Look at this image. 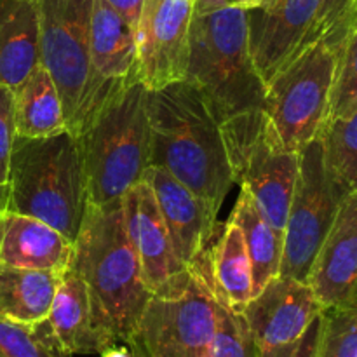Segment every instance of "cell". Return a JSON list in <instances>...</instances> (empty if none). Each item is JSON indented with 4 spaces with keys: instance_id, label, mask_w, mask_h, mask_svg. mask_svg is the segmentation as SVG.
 <instances>
[{
    "instance_id": "cell-1",
    "label": "cell",
    "mask_w": 357,
    "mask_h": 357,
    "mask_svg": "<svg viewBox=\"0 0 357 357\" xmlns=\"http://www.w3.org/2000/svg\"><path fill=\"white\" fill-rule=\"evenodd\" d=\"M150 166L166 169L220 213L234 185L220 124L187 80L149 93Z\"/></svg>"
},
{
    "instance_id": "cell-2",
    "label": "cell",
    "mask_w": 357,
    "mask_h": 357,
    "mask_svg": "<svg viewBox=\"0 0 357 357\" xmlns=\"http://www.w3.org/2000/svg\"><path fill=\"white\" fill-rule=\"evenodd\" d=\"M72 271L86 282L96 314L117 342L129 345L150 300L138 253L126 227L122 201H87L75 243Z\"/></svg>"
},
{
    "instance_id": "cell-3",
    "label": "cell",
    "mask_w": 357,
    "mask_h": 357,
    "mask_svg": "<svg viewBox=\"0 0 357 357\" xmlns=\"http://www.w3.org/2000/svg\"><path fill=\"white\" fill-rule=\"evenodd\" d=\"M86 208L79 138L68 129L45 138L16 136L7 173L6 211L42 220L75 243Z\"/></svg>"
},
{
    "instance_id": "cell-4",
    "label": "cell",
    "mask_w": 357,
    "mask_h": 357,
    "mask_svg": "<svg viewBox=\"0 0 357 357\" xmlns=\"http://www.w3.org/2000/svg\"><path fill=\"white\" fill-rule=\"evenodd\" d=\"M149 93L136 75L119 82L77 136L93 204L122 199L150 166Z\"/></svg>"
},
{
    "instance_id": "cell-5",
    "label": "cell",
    "mask_w": 357,
    "mask_h": 357,
    "mask_svg": "<svg viewBox=\"0 0 357 357\" xmlns=\"http://www.w3.org/2000/svg\"><path fill=\"white\" fill-rule=\"evenodd\" d=\"M185 80L199 91L218 124L264 108L267 86L251 58L248 9L225 6L194 14Z\"/></svg>"
},
{
    "instance_id": "cell-6",
    "label": "cell",
    "mask_w": 357,
    "mask_h": 357,
    "mask_svg": "<svg viewBox=\"0 0 357 357\" xmlns=\"http://www.w3.org/2000/svg\"><path fill=\"white\" fill-rule=\"evenodd\" d=\"M33 6L38 63L58 87L66 128L79 136L119 84L101 79L91 59L94 0H33Z\"/></svg>"
},
{
    "instance_id": "cell-7",
    "label": "cell",
    "mask_w": 357,
    "mask_h": 357,
    "mask_svg": "<svg viewBox=\"0 0 357 357\" xmlns=\"http://www.w3.org/2000/svg\"><path fill=\"white\" fill-rule=\"evenodd\" d=\"M220 131L234 183L251 195L282 237L298 176V153L286 149L264 108L234 115L220 124Z\"/></svg>"
},
{
    "instance_id": "cell-8",
    "label": "cell",
    "mask_w": 357,
    "mask_h": 357,
    "mask_svg": "<svg viewBox=\"0 0 357 357\" xmlns=\"http://www.w3.org/2000/svg\"><path fill=\"white\" fill-rule=\"evenodd\" d=\"M206 257L171 288L150 296L129 347L136 357H206L218 328V300Z\"/></svg>"
},
{
    "instance_id": "cell-9",
    "label": "cell",
    "mask_w": 357,
    "mask_h": 357,
    "mask_svg": "<svg viewBox=\"0 0 357 357\" xmlns=\"http://www.w3.org/2000/svg\"><path fill=\"white\" fill-rule=\"evenodd\" d=\"M335 65L337 51L324 38H317L267 84L264 110L289 152L298 153L323 131Z\"/></svg>"
},
{
    "instance_id": "cell-10",
    "label": "cell",
    "mask_w": 357,
    "mask_h": 357,
    "mask_svg": "<svg viewBox=\"0 0 357 357\" xmlns=\"http://www.w3.org/2000/svg\"><path fill=\"white\" fill-rule=\"evenodd\" d=\"M347 194L326 166L321 139L303 146L298 152V176L282 236L279 275L307 282L321 244Z\"/></svg>"
},
{
    "instance_id": "cell-11",
    "label": "cell",
    "mask_w": 357,
    "mask_h": 357,
    "mask_svg": "<svg viewBox=\"0 0 357 357\" xmlns=\"http://www.w3.org/2000/svg\"><path fill=\"white\" fill-rule=\"evenodd\" d=\"M195 0H145L136 26L135 75L149 91L185 80Z\"/></svg>"
},
{
    "instance_id": "cell-12",
    "label": "cell",
    "mask_w": 357,
    "mask_h": 357,
    "mask_svg": "<svg viewBox=\"0 0 357 357\" xmlns=\"http://www.w3.org/2000/svg\"><path fill=\"white\" fill-rule=\"evenodd\" d=\"M319 6L321 0H278L248 9L251 58L265 86L312 42Z\"/></svg>"
},
{
    "instance_id": "cell-13",
    "label": "cell",
    "mask_w": 357,
    "mask_h": 357,
    "mask_svg": "<svg viewBox=\"0 0 357 357\" xmlns=\"http://www.w3.org/2000/svg\"><path fill=\"white\" fill-rule=\"evenodd\" d=\"M143 180L155 194L174 255L185 268H192L218 237V213L162 167L149 166Z\"/></svg>"
},
{
    "instance_id": "cell-14",
    "label": "cell",
    "mask_w": 357,
    "mask_h": 357,
    "mask_svg": "<svg viewBox=\"0 0 357 357\" xmlns=\"http://www.w3.org/2000/svg\"><path fill=\"white\" fill-rule=\"evenodd\" d=\"M323 310L309 282L275 275L243 314L257 349L265 351L298 340Z\"/></svg>"
},
{
    "instance_id": "cell-15",
    "label": "cell",
    "mask_w": 357,
    "mask_h": 357,
    "mask_svg": "<svg viewBox=\"0 0 357 357\" xmlns=\"http://www.w3.org/2000/svg\"><path fill=\"white\" fill-rule=\"evenodd\" d=\"M121 201L126 227L138 253L145 286L150 295L166 291L188 268H185L174 255L155 194L142 178L122 195Z\"/></svg>"
},
{
    "instance_id": "cell-16",
    "label": "cell",
    "mask_w": 357,
    "mask_h": 357,
    "mask_svg": "<svg viewBox=\"0 0 357 357\" xmlns=\"http://www.w3.org/2000/svg\"><path fill=\"white\" fill-rule=\"evenodd\" d=\"M307 282L323 309L357 298V192L342 201Z\"/></svg>"
},
{
    "instance_id": "cell-17",
    "label": "cell",
    "mask_w": 357,
    "mask_h": 357,
    "mask_svg": "<svg viewBox=\"0 0 357 357\" xmlns=\"http://www.w3.org/2000/svg\"><path fill=\"white\" fill-rule=\"evenodd\" d=\"M47 319L59 344L72 356L103 354L117 342L94 310L84 279L72 268L61 274Z\"/></svg>"
},
{
    "instance_id": "cell-18",
    "label": "cell",
    "mask_w": 357,
    "mask_h": 357,
    "mask_svg": "<svg viewBox=\"0 0 357 357\" xmlns=\"http://www.w3.org/2000/svg\"><path fill=\"white\" fill-rule=\"evenodd\" d=\"M75 246L45 222L13 211L0 213V264L31 271L72 267Z\"/></svg>"
},
{
    "instance_id": "cell-19",
    "label": "cell",
    "mask_w": 357,
    "mask_h": 357,
    "mask_svg": "<svg viewBox=\"0 0 357 357\" xmlns=\"http://www.w3.org/2000/svg\"><path fill=\"white\" fill-rule=\"evenodd\" d=\"M204 265L216 300L243 312L253 298V268L243 232L236 223L229 220L222 225Z\"/></svg>"
},
{
    "instance_id": "cell-20",
    "label": "cell",
    "mask_w": 357,
    "mask_h": 357,
    "mask_svg": "<svg viewBox=\"0 0 357 357\" xmlns=\"http://www.w3.org/2000/svg\"><path fill=\"white\" fill-rule=\"evenodd\" d=\"M38 65L33 0H0V84L16 89Z\"/></svg>"
},
{
    "instance_id": "cell-21",
    "label": "cell",
    "mask_w": 357,
    "mask_h": 357,
    "mask_svg": "<svg viewBox=\"0 0 357 357\" xmlns=\"http://www.w3.org/2000/svg\"><path fill=\"white\" fill-rule=\"evenodd\" d=\"M91 59L98 75L107 82H121L135 75V30L107 0H94L91 14Z\"/></svg>"
},
{
    "instance_id": "cell-22",
    "label": "cell",
    "mask_w": 357,
    "mask_h": 357,
    "mask_svg": "<svg viewBox=\"0 0 357 357\" xmlns=\"http://www.w3.org/2000/svg\"><path fill=\"white\" fill-rule=\"evenodd\" d=\"M14 124L16 136L23 138H45L68 129L58 87L40 63L14 89Z\"/></svg>"
},
{
    "instance_id": "cell-23",
    "label": "cell",
    "mask_w": 357,
    "mask_h": 357,
    "mask_svg": "<svg viewBox=\"0 0 357 357\" xmlns=\"http://www.w3.org/2000/svg\"><path fill=\"white\" fill-rule=\"evenodd\" d=\"M59 279V272L0 264V316L24 324L47 319Z\"/></svg>"
},
{
    "instance_id": "cell-24",
    "label": "cell",
    "mask_w": 357,
    "mask_h": 357,
    "mask_svg": "<svg viewBox=\"0 0 357 357\" xmlns=\"http://www.w3.org/2000/svg\"><path fill=\"white\" fill-rule=\"evenodd\" d=\"M230 222L241 229L253 268V298L265 288L271 279L279 275L282 258V237L264 218L253 199L241 190Z\"/></svg>"
},
{
    "instance_id": "cell-25",
    "label": "cell",
    "mask_w": 357,
    "mask_h": 357,
    "mask_svg": "<svg viewBox=\"0 0 357 357\" xmlns=\"http://www.w3.org/2000/svg\"><path fill=\"white\" fill-rule=\"evenodd\" d=\"M317 138L333 176L347 192H357V110L326 121Z\"/></svg>"
},
{
    "instance_id": "cell-26",
    "label": "cell",
    "mask_w": 357,
    "mask_h": 357,
    "mask_svg": "<svg viewBox=\"0 0 357 357\" xmlns=\"http://www.w3.org/2000/svg\"><path fill=\"white\" fill-rule=\"evenodd\" d=\"M0 357H72L63 349L49 319L33 324L0 316Z\"/></svg>"
},
{
    "instance_id": "cell-27",
    "label": "cell",
    "mask_w": 357,
    "mask_h": 357,
    "mask_svg": "<svg viewBox=\"0 0 357 357\" xmlns=\"http://www.w3.org/2000/svg\"><path fill=\"white\" fill-rule=\"evenodd\" d=\"M316 357H357V298L323 310Z\"/></svg>"
},
{
    "instance_id": "cell-28",
    "label": "cell",
    "mask_w": 357,
    "mask_h": 357,
    "mask_svg": "<svg viewBox=\"0 0 357 357\" xmlns=\"http://www.w3.org/2000/svg\"><path fill=\"white\" fill-rule=\"evenodd\" d=\"M354 110H357V30L345 37L337 52L328 121L345 117Z\"/></svg>"
},
{
    "instance_id": "cell-29",
    "label": "cell",
    "mask_w": 357,
    "mask_h": 357,
    "mask_svg": "<svg viewBox=\"0 0 357 357\" xmlns=\"http://www.w3.org/2000/svg\"><path fill=\"white\" fill-rule=\"evenodd\" d=\"M206 357H258L243 312L218 302V328Z\"/></svg>"
},
{
    "instance_id": "cell-30",
    "label": "cell",
    "mask_w": 357,
    "mask_h": 357,
    "mask_svg": "<svg viewBox=\"0 0 357 357\" xmlns=\"http://www.w3.org/2000/svg\"><path fill=\"white\" fill-rule=\"evenodd\" d=\"M352 0H321L312 31V42L324 38L338 52L349 35Z\"/></svg>"
},
{
    "instance_id": "cell-31",
    "label": "cell",
    "mask_w": 357,
    "mask_h": 357,
    "mask_svg": "<svg viewBox=\"0 0 357 357\" xmlns=\"http://www.w3.org/2000/svg\"><path fill=\"white\" fill-rule=\"evenodd\" d=\"M16 138L14 124V89L0 84V187L7 199V173H9L10 152Z\"/></svg>"
},
{
    "instance_id": "cell-32",
    "label": "cell",
    "mask_w": 357,
    "mask_h": 357,
    "mask_svg": "<svg viewBox=\"0 0 357 357\" xmlns=\"http://www.w3.org/2000/svg\"><path fill=\"white\" fill-rule=\"evenodd\" d=\"M323 314V312H321ZM321 316L309 326V330L291 344L281 345V347L265 349L258 351V357H316L317 342H319Z\"/></svg>"
},
{
    "instance_id": "cell-33",
    "label": "cell",
    "mask_w": 357,
    "mask_h": 357,
    "mask_svg": "<svg viewBox=\"0 0 357 357\" xmlns=\"http://www.w3.org/2000/svg\"><path fill=\"white\" fill-rule=\"evenodd\" d=\"M107 2L110 3L126 21H128V24L136 33V26H138V21L139 16H142L145 0H107Z\"/></svg>"
},
{
    "instance_id": "cell-34",
    "label": "cell",
    "mask_w": 357,
    "mask_h": 357,
    "mask_svg": "<svg viewBox=\"0 0 357 357\" xmlns=\"http://www.w3.org/2000/svg\"><path fill=\"white\" fill-rule=\"evenodd\" d=\"M229 6L227 0H195L194 3V14H204L211 13V10L220 9V7Z\"/></svg>"
},
{
    "instance_id": "cell-35",
    "label": "cell",
    "mask_w": 357,
    "mask_h": 357,
    "mask_svg": "<svg viewBox=\"0 0 357 357\" xmlns=\"http://www.w3.org/2000/svg\"><path fill=\"white\" fill-rule=\"evenodd\" d=\"M229 6H236V7H243V9H255V7L264 6L265 0H227Z\"/></svg>"
},
{
    "instance_id": "cell-36",
    "label": "cell",
    "mask_w": 357,
    "mask_h": 357,
    "mask_svg": "<svg viewBox=\"0 0 357 357\" xmlns=\"http://www.w3.org/2000/svg\"><path fill=\"white\" fill-rule=\"evenodd\" d=\"M354 30H357V7H356L354 13H352V16H351V23H349V33H351V31H354Z\"/></svg>"
},
{
    "instance_id": "cell-37",
    "label": "cell",
    "mask_w": 357,
    "mask_h": 357,
    "mask_svg": "<svg viewBox=\"0 0 357 357\" xmlns=\"http://www.w3.org/2000/svg\"><path fill=\"white\" fill-rule=\"evenodd\" d=\"M6 211V192L0 187V213Z\"/></svg>"
},
{
    "instance_id": "cell-38",
    "label": "cell",
    "mask_w": 357,
    "mask_h": 357,
    "mask_svg": "<svg viewBox=\"0 0 357 357\" xmlns=\"http://www.w3.org/2000/svg\"><path fill=\"white\" fill-rule=\"evenodd\" d=\"M357 7V0H352V7H351V16L352 13H354V9ZM349 23H351V17H349Z\"/></svg>"
},
{
    "instance_id": "cell-39",
    "label": "cell",
    "mask_w": 357,
    "mask_h": 357,
    "mask_svg": "<svg viewBox=\"0 0 357 357\" xmlns=\"http://www.w3.org/2000/svg\"><path fill=\"white\" fill-rule=\"evenodd\" d=\"M275 2H278V0H265L264 6H272V3H275ZM260 7H261V6H260Z\"/></svg>"
}]
</instances>
